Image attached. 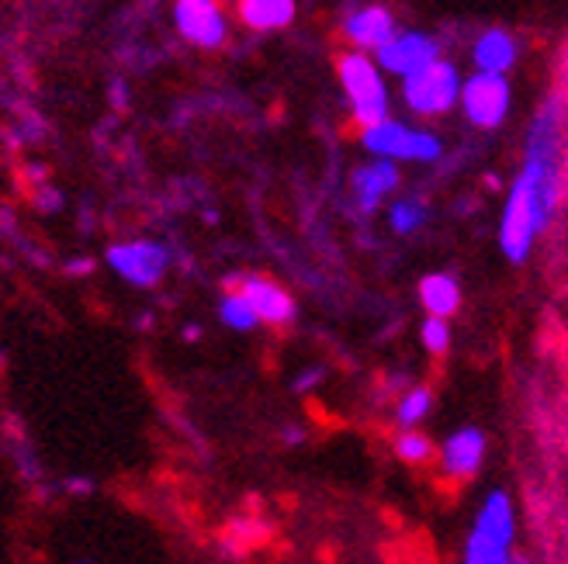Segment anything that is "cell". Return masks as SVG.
<instances>
[{"instance_id":"6da1fadb","label":"cell","mask_w":568,"mask_h":564,"mask_svg":"<svg viewBox=\"0 0 568 564\" xmlns=\"http://www.w3.org/2000/svg\"><path fill=\"white\" fill-rule=\"evenodd\" d=\"M558 112L548 107L537 122L527 142V160L513 184V194L502 211V250L510 260H523L534 246V235L548 226L558 202Z\"/></svg>"},{"instance_id":"7a4b0ae2","label":"cell","mask_w":568,"mask_h":564,"mask_svg":"<svg viewBox=\"0 0 568 564\" xmlns=\"http://www.w3.org/2000/svg\"><path fill=\"white\" fill-rule=\"evenodd\" d=\"M510 544H513V509L510 498L502 492H492L486 509L478 513V523L468 537L465 561L472 564H499L510 561Z\"/></svg>"},{"instance_id":"3957f363","label":"cell","mask_w":568,"mask_h":564,"mask_svg":"<svg viewBox=\"0 0 568 564\" xmlns=\"http://www.w3.org/2000/svg\"><path fill=\"white\" fill-rule=\"evenodd\" d=\"M340 80H343V91H347V97H351L354 115L361 125L385 118V104H388L385 83H382L378 67L364 53L340 56Z\"/></svg>"},{"instance_id":"277c9868","label":"cell","mask_w":568,"mask_h":564,"mask_svg":"<svg viewBox=\"0 0 568 564\" xmlns=\"http://www.w3.org/2000/svg\"><path fill=\"white\" fill-rule=\"evenodd\" d=\"M457 94H462V80H457V70L444 59H433L430 67L406 77V104L420 115L451 112Z\"/></svg>"},{"instance_id":"5b68a950","label":"cell","mask_w":568,"mask_h":564,"mask_svg":"<svg viewBox=\"0 0 568 564\" xmlns=\"http://www.w3.org/2000/svg\"><path fill=\"white\" fill-rule=\"evenodd\" d=\"M364 146L371 153H382L391 160H436L441 157V142L430 133H417V128L378 118L364 125Z\"/></svg>"},{"instance_id":"8992f818","label":"cell","mask_w":568,"mask_h":564,"mask_svg":"<svg viewBox=\"0 0 568 564\" xmlns=\"http://www.w3.org/2000/svg\"><path fill=\"white\" fill-rule=\"evenodd\" d=\"M462 104H465V115L478 128H496L502 118H507V107H510V83H507V77L492 73V70H478L462 87Z\"/></svg>"},{"instance_id":"52a82bcc","label":"cell","mask_w":568,"mask_h":564,"mask_svg":"<svg viewBox=\"0 0 568 564\" xmlns=\"http://www.w3.org/2000/svg\"><path fill=\"white\" fill-rule=\"evenodd\" d=\"M107 264H112L125 280H133L139 288L157 285L163 277L167 264H170V253L160 243H125V246H112L107 250Z\"/></svg>"},{"instance_id":"ba28073f","label":"cell","mask_w":568,"mask_h":564,"mask_svg":"<svg viewBox=\"0 0 568 564\" xmlns=\"http://www.w3.org/2000/svg\"><path fill=\"white\" fill-rule=\"evenodd\" d=\"M178 28L194 46L215 49L226 38V18L215 0H178Z\"/></svg>"},{"instance_id":"9c48e42d","label":"cell","mask_w":568,"mask_h":564,"mask_svg":"<svg viewBox=\"0 0 568 564\" xmlns=\"http://www.w3.org/2000/svg\"><path fill=\"white\" fill-rule=\"evenodd\" d=\"M378 59H382L385 70L409 77V73L430 67V62L436 59V42L420 35V32H396L378 49Z\"/></svg>"},{"instance_id":"30bf717a","label":"cell","mask_w":568,"mask_h":564,"mask_svg":"<svg viewBox=\"0 0 568 564\" xmlns=\"http://www.w3.org/2000/svg\"><path fill=\"white\" fill-rule=\"evenodd\" d=\"M243 291L247 298H250V306H253V312L260 315V322H274V325H281V322H288L292 319V312H295V306H292V298L284 295L274 280H264V277H247L243 280Z\"/></svg>"},{"instance_id":"8fae6325","label":"cell","mask_w":568,"mask_h":564,"mask_svg":"<svg viewBox=\"0 0 568 564\" xmlns=\"http://www.w3.org/2000/svg\"><path fill=\"white\" fill-rule=\"evenodd\" d=\"M482 450H486V437L478 429L454 433L444 447V471L451 479H472L478 464H482Z\"/></svg>"},{"instance_id":"7c38bea8","label":"cell","mask_w":568,"mask_h":564,"mask_svg":"<svg viewBox=\"0 0 568 564\" xmlns=\"http://www.w3.org/2000/svg\"><path fill=\"white\" fill-rule=\"evenodd\" d=\"M391 35H396V21L385 8H367L347 21V38L361 49H382Z\"/></svg>"},{"instance_id":"4fadbf2b","label":"cell","mask_w":568,"mask_h":564,"mask_svg":"<svg viewBox=\"0 0 568 564\" xmlns=\"http://www.w3.org/2000/svg\"><path fill=\"white\" fill-rule=\"evenodd\" d=\"M239 14L260 32L284 28L295 18V0H239Z\"/></svg>"},{"instance_id":"5bb4252c","label":"cell","mask_w":568,"mask_h":564,"mask_svg":"<svg viewBox=\"0 0 568 564\" xmlns=\"http://www.w3.org/2000/svg\"><path fill=\"white\" fill-rule=\"evenodd\" d=\"M516 59V46L507 32H486L475 46V62L478 70H492V73H507Z\"/></svg>"},{"instance_id":"9a60e30c","label":"cell","mask_w":568,"mask_h":564,"mask_svg":"<svg viewBox=\"0 0 568 564\" xmlns=\"http://www.w3.org/2000/svg\"><path fill=\"white\" fill-rule=\"evenodd\" d=\"M399 184V170L391 163H375V166H364L357 177H354V187H357V198L364 208H375L385 194Z\"/></svg>"},{"instance_id":"2e32d148","label":"cell","mask_w":568,"mask_h":564,"mask_svg":"<svg viewBox=\"0 0 568 564\" xmlns=\"http://www.w3.org/2000/svg\"><path fill=\"white\" fill-rule=\"evenodd\" d=\"M420 298L430 309V315H454L457 306H462V291H457V280H451L447 274H430L420 285Z\"/></svg>"},{"instance_id":"e0dca14e","label":"cell","mask_w":568,"mask_h":564,"mask_svg":"<svg viewBox=\"0 0 568 564\" xmlns=\"http://www.w3.org/2000/svg\"><path fill=\"white\" fill-rule=\"evenodd\" d=\"M218 315H223V322L229 325V330H253V325L260 322V315L253 312L250 298L243 291H232L223 298V309H218Z\"/></svg>"},{"instance_id":"ac0fdd59","label":"cell","mask_w":568,"mask_h":564,"mask_svg":"<svg viewBox=\"0 0 568 564\" xmlns=\"http://www.w3.org/2000/svg\"><path fill=\"white\" fill-rule=\"evenodd\" d=\"M396 450H399V458L406 464H427L433 458V444L423 437V433H402Z\"/></svg>"},{"instance_id":"d6986e66","label":"cell","mask_w":568,"mask_h":564,"mask_svg":"<svg viewBox=\"0 0 568 564\" xmlns=\"http://www.w3.org/2000/svg\"><path fill=\"white\" fill-rule=\"evenodd\" d=\"M427 412H430V392L427 388H412V392L399 402V423L412 426V423H420Z\"/></svg>"},{"instance_id":"ffe728a7","label":"cell","mask_w":568,"mask_h":564,"mask_svg":"<svg viewBox=\"0 0 568 564\" xmlns=\"http://www.w3.org/2000/svg\"><path fill=\"white\" fill-rule=\"evenodd\" d=\"M423 343H427L430 354H444V350H447L451 333H447L444 315H430V319H427V325H423Z\"/></svg>"},{"instance_id":"44dd1931","label":"cell","mask_w":568,"mask_h":564,"mask_svg":"<svg viewBox=\"0 0 568 564\" xmlns=\"http://www.w3.org/2000/svg\"><path fill=\"white\" fill-rule=\"evenodd\" d=\"M423 205L417 202H399L396 208H391V226H396V232H412L420 222H423Z\"/></svg>"}]
</instances>
